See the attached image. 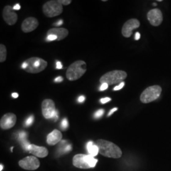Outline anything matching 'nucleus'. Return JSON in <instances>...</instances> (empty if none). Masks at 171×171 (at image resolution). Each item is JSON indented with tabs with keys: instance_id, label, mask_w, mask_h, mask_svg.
<instances>
[{
	"instance_id": "f257e3e1",
	"label": "nucleus",
	"mask_w": 171,
	"mask_h": 171,
	"mask_svg": "<svg viewBox=\"0 0 171 171\" xmlns=\"http://www.w3.org/2000/svg\"><path fill=\"white\" fill-rule=\"evenodd\" d=\"M96 145L99 148V153L105 157L119 158L122 156L121 148L115 144L105 139H98L96 142Z\"/></svg>"
},
{
	"instance_id": "f03ea898",
	"label": "nucleus",
	"mask_w": 171,
	"mask_h": 171,
	"mask_svg": "<svg viewBox=\"0 0 171 171\" xmlns=\"http://www.w3.org/2000/svg\"><path fill=\"white\" fill-rule=\"evenodd\" d=\"M47 65L48 63L44 60L38 57H31L23 62L22 68L28 73L37 74L43 71Z\"/></svg>"
},
{
	"instance_id": "7ed1b4c3",
	"label": "nucleus",
	"mask_w": 171,
	"mask_h": 171,
	"mask_svg": "<svg viewBox=\"0 0 171 171\" xmlns=\"http://www.w3.org/2000/svg\"><path fill=\"white\" fill-rule=\"evenodd\" d=\"M86 71V64L84 61L78 60L72 63L68 68L66 77L71 81L81 77Z\"/></svg>"
},
{
	"instance_id": "20e7f679",
	"label": "nucleus",
	"mask_w": 171,
	"mask_h": 171,
	"mask_svg": "<svg viewBox=\"0 0 171 171\" xmlns=\"http://www.w3.org/2000/svg\"><path fill=\"white\" fill-rule=\"evenodd\" d=\"M128 74L125 71L115 70L110 71L102 76L100 79L101 84L106 83L108 85L120 84L127 77Z\"/></svg>"
},
{
	"instance_id": "39448f33",
	"label": "nucleus",
	"mask_w": 171,
	"mask_h": 171,
	"mask_svg": "<svg viewBox=\"0 0 171 171\" xmlns=\"http://www.w3.org/2000/svg\"><path fill=\"white\" fill-rule=\"evenodd\" d=\"M72 162L73 165L76 167L87 169L95 167L98 162V160L90 155H86L84 154H77L74 157Z\"/></svg>"
},
{
	"instance_id": "423d86ee",
	"label": "nucleus",
	"mask_w": 171,
	"mask_h": 171,
	"mask_svg": "<svg viewBox=\"0 0 171 171\" xmlns=\"http://www.w3.org/2000/svg\"><path fill=\"white\" fill-rule=\"evenodd\" d=\"M162 92V87L158 85L151 86L144 90L140 96V100L143 103H148L156 100Z\"/></svg>"
},
{
	"instance_id": "0eeeda50",
	"label": "nucleus",
	"mask_w": 171,
	"mask_h": 171,
	"mask_svg": "<svg viewBox=\"0 0 171 171\" xmlns=\"http://www.w3.org/2000/svg\"><path fill=\"white\" fill-rule=\"evenodd\" d=\"M44 14L47 17L51 18L60 15L63 12V5L59 0H51L45 3L43 6Z\"/></svg>"
},
{
	"instance_id": "6e6552de",
	"label": "nucleus",
	"mask_w": 171,
	"mask_h": 171,
	"mask_svg": "<svg viewBox=\"0 0 171 171\" xmlns=\"http://www.w3.org/2000/svg\"><path fill=\"white\" fill-rule=\"evenodd\" d=\"M42 113L46 119H53L58 110L55 109V105L51 99H46L41 104Z\"/></svg>"
},
{
	"instance_id": "1a4fd4ad",
	"label": "nucleus",
	"mask_w": 171,
	"mask_h": 171,
	"mask_svg": "<svg viewBox=\"0 0 171 171\" xmlns=\"http://www.w3.org/2000/svg\"><path fill=\"white\" fill-rule=\"evenodd\" d=\"M20 167L28 170H34L39 167V160L34 156H29L20 160L19 162Z\"/></svg>"
},
{
	"instance_id": "9d476101",
	"label": "nucleus",
	"mask_w": 171,
	"mask_h": 171,
	"mask_svg": "<svg viewBox=\"0 0 171 171\" xmlns=\"http://www.w3.org/2000/svg\"><path fill=\"white\" fill-rule=\"evenodd\" d=\"M140 26V22L138 19H131L125 22L122 29V34L125 38H130L134 29L138 28Z\"/></svg>"
},
{
	"instance_id": "9b49d317",
	"label": "nucleus",
	"mask_w": 171,
	"mask_h": 171,
	"mask_svg": "<svg viewBox=\"0 0 171 171\" xmlns=\"http://www.w3.org/2000/svg\"><path fill=\"white\" fill-rule=\"evenodd\" d=\"M147 19L153 26H158L163 21L162 13L158 8L152 9L148 12Z\"/></svg>"
},
{
	"instance_id": "f8f14e48",
	"label": "nucleus",
	"mask_w": 171,
	"mask_h": 171,
	"mask_svg": "<svg viewBox=\"0 0 171 171\" xmlns=\"http://www.w3.org/2000/svg\"><path fill=\"white\" fill-rule=\"evenodd\" d=\"M17 122V117L14 113H7L5 114L0 121L1 128L6 130L12 128Z\"/></svg>"
},
{
	"instance_id": "ddd939ff",
	"label": "nucleus",
	"mask_w": 171,
	"mask_h": 171,
	"mask_svg": "<svg viewBox=\"0 0 171 171\" xmlns=\"http://www.w3.org/2000/svg\"><path fill=\"white\" fill-rule=\"evenodd\" d=\"M13 8L11 6H6L3 11V17L6 24L10 25L15 24L17 21L18 16L17 13L13 12Z\"/></svg>"
},
{
	"instance_id": "4468645a",
	"label": "nucleus",
	"mask_w": 171,
	"mask_h": 171,
	"mask_svg": "<svg viewBox=\"0 0 171 171\" xmlns=\"http://www.w3.org/2000/svg\"><path fill=\"white\" fill-rule=\"evenodd\" d=\"M39 25V22L36 18L35 17H28L25 19L21 25L22 31L24 32L28 33L32 32L36 29Z\"/></svg>"
},
{
	"instance_id": "2eb2a0df",
	"label": "nucleus",
	"mask_w": 171,
	"mask_h": 171,
	"mask_svg": "<svg viewBox=\"0 0 171 171\" xmlns=\"http://www.w3.org/2000/svg\"><path fill=\"white\" fill-rule=\"evenodd\" d=\"M28 151L31 154L40 158L46 157L48 155V150L43 147H39L35 145H30Z\"/></svg>"
},
{
	"instance_id": "dca6fc26",
	"label": "nucleus",
	"mask_w": 171,
	"mask_h": 171,
	"mask_svg": "<svg viewBox=\"0 0 171 171\" xmlns=\"http://www.w3.org/2000/svg\"><path fill=\"white\" fill-rule=\"evenodd\" d=\"M62 134L61 132L57 129L53 130L47 136V143L50 145H55L56 144L61 141Z\"/></svg>"
},
{
	"instance_id": "f3484780",
	"label": "nucleus",
	"mask_w": 171,
	"mask_h": 171,
	"mask_svg": "<svg viewBox=\"0 0 171 171\" xmlns=\"http://www.w3.org/2000/svg\"><path fill=\"white\" fill-rule=\"evenodd\" d=\"M48 35H55L57 37V41L65 39L69 34V31L65 28H53L48 31Z\"/></svg>"
},
{
	"instance_id": "a211bd4d",
	"label": "nucleus",
	"mask_w": 171,
	"mask_h": 171,
	"mask_svg": "<svg viewBox=\"0 0 171 171\" xmlns=\"http://www.w3.org/2000/svg\"><path fill=\"white\" fill-rule=\"evenodd\" d=\"M27 137H28V134L24 131H20L18 134V139L21 143L22 147L25 150H28L29 147L31 145L28 139H27Z\"/></svg>"
},
{
	"instance_id": "6ab92c4d",
	"label": "nucleus",
	"mask_w": 171,
	"mask_h": 171,
	"mask_svg": "<svg viewBox=\"0 0 171 171\" xmlns=\"http://www.w3.org/2000/svg\"><path fill=\"white\" fill-rule=\"evenodd\" d=\"M86 148L89 153V155H91L93 157L96 156L99 153V148L98 146L93 141H89L87 143Z\"/></svg>"
},
{
	"instance_id": "aec40b11",
	"label": "nucleus",
	"mask_w": 171,
	"mask_h": 171,
	"mask_svg": "<svg viewBox=\"0 0 171 171\" xmlns=\"http://www.w3.org/2000/svg\"><path fill=\"white\" fill-rule=\"evenodd\" d=\"M7 55L6 48L3 44H0V62L2 63L6 60Z\"/></svg>"
},
{
	"instance_id": "412c9836",
	"label": "nucleus",
	"mask_w": 171,
	"mask_h": 171,
	"mask_svg": "<svg viewBox=\"0 0 171 171\" xmlns=\"http://www.w3.org/2000/svg\"><path fill=\"white\" fill-rule=\"evenodd\" d=\"M60 145H61V148L60 149V150L62 153H66V152L71 151V150H72V146L70 145H69V144H67V145H65V146H63V145L61 143Z\"/></svg>"
},
{
	"instance_id": "4be33fe9",
	"label": "nucleus",
	"mask_w": 171,
	"mask_h": 171,
	"mask_svg": "<svg viewBox=\"0 0 171 171\" xmlns=\"http://www.w3.org/2000/svg\"><path fill=\"white\" fill-rule=\"evenodd\" d=\"M69 128V122L67 119H64L61 122V128L63 130H66Z\"/></svg>"
},
{
	"instance_id": "5701e85b",
	"label": "nucleus",
	"mask_w": 171,
	"mask_h": 171,
	"mask_svg": "<svg viewBox=\"0 0 171 171\" xmlns=\"http://www.w3.org/2000/svg\"><path fill=\"white\" fill-rule=\"evenodd\" d=\"M34 116L32 115H30L25 122V126H30L31 125H32V124L34 122Z\"/></svg>"
},
{
	"instance_id": "b1692460",
	"label": "nucleus",
	"mask_w": 171,
	"mask_h": 171,
	"mask_svg": "<svg viewBox=\"0 0 171 171\" xmlns=\"http://www.w3.org/2000/svg\"><path fill=\"white\" fill-rule=\"evenodd\" d=\"M104 112H105V111H104L103 109H100V110H97L94 114V117L95 119L100 118L104 114Z\"/></svg>"
},
{
	"instance_id": "393cba45",
	"label": "nucleus",
	"mask_w": 171,
	"mask_h": 171,
	"mask_svg": "<svg viewBox=\"0 0 171 171\" xmlns=\"http://www.w3.org/2000/svg\"><path fill=\"white\" fill-rule=\"evenodd\" d=\"M57 37L55 35H48L47 36V41H55V40H57Z\"/></svg>"
},
{
	"instance_id": "a878e982",
	"label": "nucleus",
	"mask_w": 171,
	"mask_h": 171,
	"mask_svg": "<svg viewBox=\"0 0 171 171\" xmlns=\"http://www.w3.org/2000/svg\"><path fill=\"white\" fill-rule=\"evenodd\" d=\"M124 85H125V83L123 81V82H122L121 83H120L118 86H115V87L113 88V90H114V91H118V90L121 89L124 86Z\"/></svg>"
},
{
	"instance_id": "bb28decb",
	"label": "nucleus",
	"mask_w": 171,
	"mask_h": 171,
	"mask_svg": "<svg viewBox=\"0 0 171 171\" xmlns=\"http://www.w3.org/2000/svg\"><path fill=\"white\" fill-rule=\"evenodd\" d=\"M59 2L62 5H69L72 3L71 0H59Z\"/></svg>"
},
{
	"instance_id": "cd10ccee",
	"label": "nucleus",
	"mask_w": 171,
	"mask_h": 171,
	"mask_svg": "<svg viewBox=\"0 0 171 171\" xmlns=\"http://www.w3.org/2000/svg\"><path fill=\"white\" fill-rule=\"evenodd\" d=\"M110 101H111L110 98H108V97L107 98H102L100 100V103L102 104H105V103L109 102Z\"/></svg>"
},
{
	"instance_id": "c85d7f7f",
	"label": "nucleus",
	"mask_w": 171,
	"mask_h": 171,
	"mask_svg": "<svg viewBox=\"0 0 171 171\" xmlns=\"http://www.w3.org/2000/svg\"><path fill=\"white\" fill-rule=\"evenodd\" d=\"M108 87H109V85H108L107 84H106V83L102 84L100 88V91H104V90H106L108 88Z\"/></svg>"
},
{
	"instance_id": "c756f323",
	"label": "nucleus",
	"mask_w": 171,
	"mask_h": 171,
	"mask_svg": "<svg viewBox=\"0 0 171 171\" xmlns=\"http://www.w3.org/2000/svg\"><path fill=\"white\" fill-rule=\"evenodd\" d=\"M63 80H64V79H63V77L60 76V77H57V78H55V80H54V81H55V83H60V82L63 81Z\"/></svg>"
},
{
	"instance_id": "7c9ffc66",
	"label": "nucleus",
	"mask_w": 171,
	"mask_h": 171,
	"mask_svg": "<svg viewBox=\"0 0 171 171\" xmlns=\"http://www.w3.org/2000/svg\"><path fill=\"white\" fill-rule=\"evenodd\" d=\"M85 100V97L84 96H80L78 98V102L79 103H83Z\"/></svg>"
},
{
	"instance_id": "2f4dec72",
	"label": "nucleus",
	"mask_w": 171,
	"mask_h": 171,
	"mask_svg": "<svg viewBox=\"0 0 171 171\" xmlns=\"http://www.w3.org/2000/svg\"><path fill=\"white\" fill-rule=\"evenodd\" d=\"M140 37H141L140 34H139L138 32H136V34H135V37H134L135 40H136V41L139 40V39H140Z\"/></svg>"
},
{
	"instance_id": "473e14b6",
	"label": "nucleus",
	"mask_w": 171,
	"mask_h": 171,
	"mask_svg": "<svg viewBox=\"0 0 171 171\" xmlns=\"http://www.w3.org/2000/svg\"><path fill=\"white\" fill-rule=\"evenodd\" d=\"M56 69H62V65L60 61H57L56 64Z\"/></svg>"
},
{
	"instance_id": "72a5a7b5",
	"label": "nucleus",
	"mask_w": 171,
	"mask_h": 171,
	"mask_svg": "<svg viewBox=\"0 0 171 171\" xmlns=\"http://www.w3.org/2000/svg\"><path fill=\"white\" fill-rule=\"evenodd\" d=\"M13 8V10H19L20 9V5L19 4L17 3V4L14 5Z\"/></svg>"
},
{
	"instance_id": "f704fd0d",
	"label": "nucleus",
	"mask_w": 171,
	"mask_h": 171,
	"mask_svg": "<svg viewBox=\"0 0 171 171\" xmlns=\"http://www.w3.org/2000/svg\"><path fill=\"white\" fill-rule=\"evenodd\" d=\"M117 110V108H113V109H112L109 113V114H108V116H110L113 113H114L115 111Z\"/></svg>"
},
{
	"instance_id": "c9c22d12",
	"label": "nucleus",
	"mask_w": 171,
	"mask_h": 171,
	"mask_svg": "<svg viewBox=\"0 0 171 171\" xmlns=\"http://www.w3.org/2000/svg\"><path fill=\"white\" fill-rule=\"evenodd\" d=\"M63 23H64L63 20H58L56 24H55L54 25H55V26H59V25H61Z\"/></svg>"
},
{
	"instance_id": "e433bc0d",
	"label": "nucleus",
	"mask_w": 171,
	"mask_h": 171,
	"mask_svg": "<svg viewBox=\"0 0 171 171\" xmlns=\"http://www.w3.org/2000/svg\"><path fill=\"white\" fill-rule=\"evenodd\" d=\"M12 97H13V98H17L19 97V94L17 93H12Z\"/></svg>"
},
{
	"instance_id": "4c0bfd02",
	"label": "nucleus",
	"mask_w": 171,
	"mask_h": 171,
	"mask_svg": "<svg viewBox=\"0 0 171 171\" xmlns=\"http://www.w3.org/2000/svg\"><path fill=\"white\" fill-rule=\"evenodd\" d=\"M0 167H1V169H0V171H2L3 169V165L2 164L0 165Z\"/></svg>"
},
{
	"instance_id": "58836bf2",
	"label": "nucleus",
	"mask_w": 171,
	"mask_h": 171,
	"mask_svg": "<svg viewBox=\"0 0 171 171\" xmlns=\"http://www.w3.org/2000/svg\"><path fill=\"white\" fill-rule=\"evenodd\" d=\"M153 5H154V6H157V4L156 3H153Z\"/></svg>"
}]
</instances>
